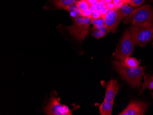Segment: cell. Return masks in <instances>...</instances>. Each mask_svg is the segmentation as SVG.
<instances>
[{
	"label": "cell",
	"instance_id": "1",
	"mask_svg": "<svg viewBox=\"0 0 153 115\" xmlns=\"http://www.w3.org/2000/svg\"><path fill=\"white\" fill-rule=\"evenodd\" d=\"M113 68L123 80L125 81L132 88L140 89L142 76L144 75L145 66L130 68L125 66L123 62L117 60L112 62Z\"/></svg>",
	"mask_w": 153,
	"mask_h": 115
},
{
	"label": "cell",
	"instance_id": "2",
	"mask_svg": "<svg viewBox=\"0 0 153 115\" xmlns=\"http://www.w3.org/2000/svg\"><path fill=\"white\" fill-rule=\"evenodd\" d=\"M129 33L135 46L143 47L153 39V22L134 25L131 27Z\"/></svg>",
	"mask_w": 153,
	"mask_h": 115
},
{
	"label": "cell",
	"instance_id": "3",
	"mask_svg": "<svg viewBox=\"0 0 153 115\" xmlns=\"http://www.w3.org/2000/svg\"><path fill=\"white\" fill-rule=\"evenodd\" d=\"M147 22H153V7L150 5L134 9L123 21L124 24H131L133 25Z\"/></svg>",
	"mask_w": 153,
	"mask_h": 115
},
{
	"label": "cell",
	"instance_id": "4",
	"mask_svg": "<svg viewBox=\"0 0 153 115\" xmlns=\"http://www.w3.org/2000/svg\"><path fill=\"white\" fill-rule=\"evenodd\" d=\"M91 19L88 17H78L74 19L72 25L67 26L69 33L74 38L79 42L83 41L88 35Z\"/></svg>",
	"mask_w": 153,
	"mask_h": 115
},
{
	"label": "cell",
	"instance_id": "5",
	"mask_svg": "<svg viewBox=\"0 0 153 115\" xmlns=\"http://www.w3.org/2000/svg\"><path fill=\"white\" fill-rule=\"evenodd\" d=\"M135 46L130 36L129 30H126L113 54L114 58L123 62L125 59L130 56L133 53Z\"/></svg>",
	"mask_w": 153,
	"mask_h": 115
},
{
	"label": "cell",
	"instance_id": "6",
	"mask_svg": "<svg viewBox=\"0 0 153 115\" xmlns=\"http://www.w3.org/2000/svg\"><path fill=\"white\" fill-rule=\"evenodd\" d=\"M44 112L49 115H71L73 110H70L68 106L61 105L60 98L55 96L50 98Z\"/></svg>",
	"mask_w": 153,
	"mask_h": 115
},
{
	"label": "cell",
	"instance_id": "7",
	"mask_svg": "<svg viewBox=\"0 0 153 115\" xmlns=\"http://www.w3.org/2000/svg\"><path fill=\"white\" fill-rule=\"evenodd\" d=\"M148 103L141 100H132L118 115H143L148 109Z\"/></svg>",
	"mask_w": 153,
	"mask_h": 115
},
{
	"label": "cell",
	"instance_id": "8",
	"mask_svg": "<svg viewBox=\"0 0 153 115\" xmlns=\"http://www.w3.org/2000/svg\"><path fill=\"white\" fill-rule=\"evenodd\" d=\"M123 18L118 10H110L105 17V23L109 27L111 31L115 33L119 23Z\"/></svg>",
	"mask_w": 153,
	"mask_h": 115
},
{
	"label": "cell",
	"instance_id": "9",
	"mask_svg": "<svg viewBox=\"0 0 153 115\" xmlns=\"http://www.w3.org/2000/svg\"><path fill=\"white\" fill-rule=\"evenodd\" d=\"M106 91L104 101H113L120 89V85L116 80H110L105 85Z\"/></svg>",
	"mask_w": 153,
	"mask_h": 115
},
{
	"label": "cell",
	"instance_id": "10",
	"mask_svg": "<svg viewBox=\"0 0 153 115\" xmlns=\"http://www.w3.org/2000/svg\"><path fill=\"white\" fill-rule=\"evenodd\" d=\"M76 5L80 10L81 17H88L91 19L92 13L90 11V4L88 1V0L77 1Z\"/></svg>",
	"mask_w": 153,
	"mask_h": 115
},
{
	"label": "cell",
	"instance_id": "11",
	"mask_svg": "<svg viewBox=\"0 0 153 115\" xmlns=\"http://www.w3.org/2000/svg\"><path fill=\"white\" fill-rule=\"evenodd\" d=\"M113 105V101H104L100 106L99 112L100 115H111Z\"/></svg>",
	"mask_w": 153,
	"mask_h": 115
},
{
	"label": "cell",
	"instance_id": "12",
	"mask_svg": "<svg viewBox=\"0 0 153 115\" xmlns=\"http://www.w3.org/2000/svg\"><path fill=\"white\" fill-rule=\"evenodd\" d=\"M143 78L144 81L142 85L141 93H142L147 89L150 90L152 92L151 90H153V75L145 74Z\"/></svg>",
	"mask_w": 153,
	"mask_h": 115
},
{
	"label": "cell",
	"instance_id": "13",
	"mask_svg": "<svg viewBox=\"0 0 153 115\" xmlns=\"http://www.w3.org/2000/svg\"><path fill=\"white\" fill-rule=\"evenodd\" d=\"M92 31V35L94 38L98 39L107 35L111 30L109 27L105 24L103 28L99 30Z\"/></svg>",
	"mask_w": 153,
	"mask_h": 115
},
{
	"label": "cell",
	"instance_id": "14",
	"mask_svg": "<svg viewBox=\"0 0 153 115\" xmlns=\"http://www.w3.org/2000/svg\"><path fill=\"white\" fill-rule=\"evenodd\" d=\"M54 5L58 8L65 9L67 6L76 4V0H53Z\"/></svg>",
	"mask_w": 153,
	"mask_h": 115
},
{
	"label": "cell",
	"instance_id": "15",
	"mask_svg": "<svg viewBox=\"0 0 153 115\" xmlns=\"http://www.w3.org/2000/svg\"><path fill=\"white\" fill-rule=\"evenodd\" d=\"M123 63L125 66L130 68H136L139 67L140 65V62L136 58L130 56L126 58Z\"/></svg>",
	"mask_w": 153,
	"mask_h": 115
},
{
	"label": "cell",
	"instance_id": "16",
	"mask_svg": "<svg viewBox=\"0 0 153 115\" xmlns=\"http://www.w3.org/2000/svg\"><path fill=\"white\" fill-rule=\"evenodd\" d=\"M121 13L124 18L128 16L131 12L134 11V9L130 6L128 5V3L123 4L121 8L118 9Z\"/></svg>",
	"mask_w": 153,
	"mask_h": 115
},
{
	"label": "cell",
	"instance_id": "17",
	"mask_svg": "<svg viewBox=\"0 0 153 115\" xmlns=\"http://www.w3.org/2000/svg\"><path fill=\"white\" fill-rule=\"evenodd\" d=\"M64 9L69 11V12H71V13H72V12L75 13L78 16H81L80 10L78 6H76V5L72 4V5L67 6V7Z\"/></svg>",
	"mask_w": 153,
	"mask_h": 115
},
{
	"label": "cell",
	"instance_id": "18",
	"mask_svg": "<svg viewBox=\"0 0 153 115\" xmlns=\"http://www.w3.org/2000/svg\"><path fill=\"white\" fill-rule=\"evenodd\" d=\"M91 23L94 25H101L104 24H105V18L100 17L98 19H91Z\"/></svg>",
	"mask_w": 153,
	"mask_h": 115
},
{
	"label": "cell",
	"instance_id": "19",
	"mask_svg": "<svg viewBox=\"0 0 153 115\" xmlns=\"http://www.w3.org/2000/svg\"><path fill=\"white\" fill-rule=\"evenodd\" d=\"M112 3L114 4L115 10H118L121 8L124 3L123 0H112Z\"/></svg>",
	"mask_w": 153,
	"mask_h": 115
},
{
	"label": "cell",
	"instance_id": "20",
	"mask_svg": "<svg viewBox=\"0 0 153 115\" xmlns=\"http://www.w3.org/2000/svg\"><path fill=\"white\" fill-rule=\"evenodd\" d=\"M108 11L109 10H108V8H107L106 4L105 3V4H103L102 6H101L100 12V13L101 16L105 18V15L107 14V13H108Z\"/></svg>",
	"mask_w": 153,
	"mask_h": 115
},
{
	"label": "cell",
	"instance_id": "21",
	"mask_svg": "<svg viewBox=\"0 0 153 115\" xmlns=\"http://www.w3.org/2000/svg\"><path fill=\"white\" fill-rule=\"evenodd\" d=\"M145 0H130L129 3L131 6L137 7L143 4Z\"/></svg>",
	"mask_w": 153,
	"mask_h": 115
},
{
	"label": "cell",
	"instance_id": "22",
	"mask_svg": "<svg viewBox=\"0 0 153 115\" xmlns=\"http://www.w3.org/2000/svg\"><path fill=\"white\" fill-rule=\"evenodd\" d=\"M100 17H102V16H101L100 12L96 10L95 12L92 13L91 19H98V18H99Z\"/></svg>",
	"mask_w": 153,
	"mask_h": 115
},
{
	"label": "cell",
	"instance_id": "23",
	"mask_svg": "<svg viewBox=\"0 0 153 115\" xmlns=\"http://www.w3.org/2000/svg\"><path fill=\"white\" fill-rule=\"evenodd\" d=\"M107 6V8H108V10H112V9H114L115 10V7H114V4L113 3H109V4H106Z\"/></svg>",
	"mask_w": 153,
	"mask_h": 115
},
{
	"label": "cell",
	"instance_id": "24",
	"mask_svg": "<svg viewBox=\"0 0 153 115\" xmlns=\"http://www.w3.org/2000/svg\"><path fill=\"white\" fill-rule=\"evenodd\" d=\"M90 10L92 13H93L96 10V6L93 5V4H90Z\"/></svg>",
	"mask_w": 153,
	"mask_h": 115
},
{
	"label": "cell",
	"instance_id": "25",
	"mask_svg": "<svg viewBox=\"0 0 153 115\" xmlns=\"http://www.w3.org/2000/svg\"><path fill=\"white\" fill-rule=\"evenodd\" d=\"M104 1L105 2V4H107L109 3H112V0H104Z\"/></svg>",
	"mask_w": 153,
	"mask_h": 115
},
{
	"label": "cell",
	"instance_id": "26",
	"mask_svg": "<svg viewBox=\"0 0 153 115\" xmlns=\"http://www.w3.org/2000/svg\"><path fill=\"white\" fill-rule=\"evenodd\" d=\"M79 1H85V0H79Z\"/></svg>",
	"mask_w": 153,
	"mask_h": 115
},
{
	"label": "cell",
	"instance_id": "27",
	"mask_svg": "<svg viewBox=\"0 0 153 115\" xmlns=\"http://www.w3.org/2000/svg\"><path fill=\"white\" fill-rule=\"evenodd\" d=\"M99 1H100V0H98Z\"/></svg>",
	"mask_w": 153,
	"mask_h": 115
},
{
	"label": "cell",
	"instance_id": "28",
	"mask_svg": "<svg viewBox=\"0 0 153 115\" xmlns=\"http://www.w3.org/2000/svg\"></svg>",
	"mask_w": 153,
	"mask_h": 115
}]
</instances>
